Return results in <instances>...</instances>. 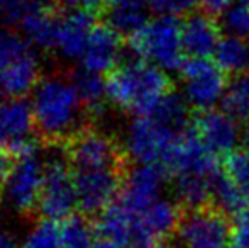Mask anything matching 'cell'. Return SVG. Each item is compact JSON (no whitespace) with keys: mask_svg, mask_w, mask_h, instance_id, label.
<instances>
[{"mask_svg":"<svg viewBox=\"0 0 249 248\" xmlns=\"http://www.w3.org/2000/svg\"><path fill=\"white\" fill-rule=\"evenodd\" d=\"M181 214L183 211L175 202L163 197L156 199L134 219L136 238L139 236H151L158 240L168 238L170 235L177 233Z\"/></svg>","mask_w":249,"mask_h":248,"instance_id":"16","label":"cell"},{"mask_svg":"<svg viewBox=\"0 0 249 248\" xmlns=\"http://www.w3.org/2000/svg\"><path fill=\"white\" fill-rule=\"evenodd\" d=\"M3 94H5V92H3V89H2V85H0V102H2V95H3Z\"/></svg>","mask_w":249,"mask_h":248,"instance_id":"39","label":"cell"},{"mask_svg":"<svg viewBox=\"0 0 249 248\" xmlns=\"http://www.w3.org/2000/svg\"><path fill=\"white\" fill-rule=\"evenodd\" d=\"M65 2L73 9H83L90 12H95L107 5V0H65Z\"/></svg>","mask_w":249,"mask_h":248,"instance_id":"34","label":"cell"},{"mask_svg":"<svg viewBox=\"0 0 249 248\" xmlns=\"http://www.w3.org/2000/svg\"><path fill=\"white\" fill-rule=\"evenodd\" d=\"M33 53L31 43L26 38L9 29H0V72Z\"/></svg>","mask_w":249,"mask_h":248,"instance_id":"27","label":"cell"},{"mask_svg":"<svg viewBox=\"0 0 249 248\" xmlns=\"http://www.w3.org/2000/svg\"><path fill=\"white\" fill-rule=\"evenodd\" d=\"M61 248H93L97 231L82 216H70L59 226Z\"/></svg>","mask_w":249,"mask_h":248,"instance_id":"23","label":"cell"},{"mask_svg":"<svg viewBox=\"0 0 249 248\" xmlns=\"http://www.w3.org/2000/svg\"><path fill=\"white\" fill-rule=\"evenodd\" d=\"M166 177L168 173L160 165L139 163L125 173L117 202L132 216V219H136L148 206L160 199V192Z\"/></svg>","mask_w":249,"mask_h":248,"instance_id":"12","label":"cell"},{"mask_svg":"<svg viewBox=\"0 0 249 248\" xmlns=\"http://www.w3.org/2000/svg\"><path fill=\"white\" fill-rule=\"evenodd\" d=\"M33 106L24 97H10L0 102V150L10 156H24L34 150Z\"/></svg>","mask_w":249,"mask_h":248,"instance_id":"11","label":"cell"},{"mask_svg":"<svg viewBox=\"0 0 249 248\" xmlns=\"http://www.w3.org/2000/svg\"><path fill=\"white\" fill-rule=\"evenodd\" d=\"M183 78L185 100L198 111L213 109L224 100L227 92L226 72L209 58L190 57L183 60L180 68Z\"/></svg>","mask_w":249,"mask_h":248,"instance_id":"6","label":"cell"},{"mask_svg":"<svg viewBox=\"0 0 249 248\" xmlns=\"http://www.w3.org/2000/svg\"><path fill=\"white\" fill-rule=\"evenodd\" d=\"M34 0H0V20L7 26L22 24V20L34 10Z\"/></svg>","mask_w":249,"mask_h":248,"instance_id":"29","label":"cell"},{"mask_svg":"<svg viewBox=\"0 0 249 248\" xmlns=\"http://www.w3.org/2000/svg\"><path fill=\"white\" fill-rule=\"evenodd\" d=\"M163 240L151 238V236H139L132 242L131 248H166L163 245Z\"/></svg>","mask_w":249,"mask_h":248,"instance_id":"36","label":"cell"},{"mask_svg":"<svg viewBox=\"0 0 249 248\" xmlns=\"http://www.w3.org/2000/svg\"><path fill=\"white\" fill-rule=\"evenodd\" d=\"M222 106L224 111L234 117L249 116V70L236 75V78L229 83Z\"/></svg>","mask_w":249,"mask_h":248,"instance_id":"25","label":"cell"},{"mask_svg":"<svg viewBox=\"0 0 249 248\" xmlns=\"http://www.w3.org/2000/svg\"><path fill=\"white\" fill-rule=\"evenodd\" d=\"M212 199L217 208H220L227 214H241L249 208V199L241 192V189L232 184L226 175H220L213 186Z\"/></svg>","mask_w":249,"mask_h":248,"instance_id":"24","label":"cell"},{"mask_svg":"<svg viewBox=\"0 0 249 248\" xmlns=\"http://www.w3.org/2000/svg\"><path fill=\"white\" fill-rule=\"evenodd\" d=\"M114 2H117V0H107V5H110V3H114Z\"/></svg>","mask_w":249,"mask_h":248,"instance_id":"40","label":"cell"},{"mask_svg":"<svg viewBox=\"0 0 249 248\" xmlns=\"http://www.w3.org/2000/svg\"><path fill=\"white\" fill-rule=\"evenodd\" d=\"M121 34L110 24H97L90 34L89 44L82 57V66L90 72L105 73L115 68L121 57Z\"/></svg>","mask_w":249,"mask_h":248,"instance_id":"15","label":"cell"},{"mask_svg":"<svg viewBox=\"0 0 249 248\" xmlns=\"http://www.w3.org/2000/svg\"><path fill=\"white\" fill-rule=\"evenodd\" d=\"M93 248H129V247L124 245V243H121V242H115V240H108V238L97 236Z\"/></svg>","mask_w":249,"mask_h":248,"instance_id":"37","label":"cell"},{"mask_svg":"<svg viewBox=\"0 0 249 248\" xmlns=\"http://www.w3.org/2000/svg\"><path fill=\"white\" fill-rule=\"evenodd\" d=\"M31 106L36 133L48 146H65L76 133L90 126L92 116L70 76L58 72L41 76L33 90Z\"/></svg>","mask_w":249,"mask_h":248,"instance_id":"1","label":"cell"},{"mask_svg":"<svg viewBox=\"0 0 249 248\" xmlns=\"http://www.w3.org/2000/svg\"><path fill=\"white\" fill-rule=\"evenodd\" d=\"M236 119L237 117H234L227 111H202L195 119L194 133L215 155H222V153L227 155L236 150L241 136V128Z\"/></svg>","mask_w":249,"mask_h":248,"instance_id":"13","label":"cell"},{"mask_svg":"<svg viewBox=\"0 0 249 248\" xmlns=\"http://www.w3.org/2000/svg\"><path fill=\"white\" fill-rule=\"evenodd\" d=\"M248 119H249V116H248ZM248 131H249V123H248Z\"/></svg>","mask_w":249,"mask_h":248,"instance_id":"42","label":"cell"},{"mask_svg":"<svg viewBox=\"0 0 249 248\" xmlns=\"http://www.w3.org/2000/svg\"><path fill=\"white\" fill-rule=\"evenodd\" d=\"M213 57H215V63L226 73L239 75L248 70L249 44L243 39V36L229 34L226 38H220Z\"/></svg>","mask_w":249,"mask_h":248,"instance_id":"21","label":"cell"},{"mask_svg":"<svg viewBox=\"0 0 249 248\" xmlns=\"http://www.w3.org/2000/svg\"><path fill=\"white\" fill-rule=\"evenodd\" d=\"M170 92L171 83L164 70L146 60L119 65L107 76L108 100L136 116L149 114Z\"/></svg>","mask_w":249,"mask_h":248,"instance_id":"2","label":"cell"},{"mask_svg":"<svg viewBox=\"0 0 249 248\" xmlns=\"http://www.w3.org/2000/svg\"><path fill=\"white\" fill-rule=\"evenodd\" d=\"M224 22L229 34H236V36L249 34V0H239L234 3L224 14Z\"/></svg>","mask_w":249,"mask_h":248,"instance_id":"30","label":"cell"},{"mask_svg":"<svg viewBox=\"0 0 249 248\" xmlns=\"http://www.w3.org/2000/svg\"><path fill=\"white\" fill-rule=\"evenodd\" d=\"M200 3V0H148L149 10L160 17H181L190 14Z\"/></svg>","mask_w":249,"mask_h":248,"instance_id":"31","label":"cell"},{"mask_svg":"<svg viewBox=\"0 0 249 248\" xmlns=\"http://www.w3.org/2000/svg\"><path fill=\"white\" fill-rule=\"evenodd\" d=\"M0 248H19V245H17L16 240L10 235L0 231Z\"/></svg>","mask_w":249,"mask_h":248,"instance_id":"38","label":"cell"},{"mask_svg":"<svg viewBox=\"0 0 249 248\" xmlns=\"http://www.w3.org/2000/svg\"><path fill=\"white\" fill-rule=\"evenodd\" d=\"M125 173V165L73 170L78 208L87 214H102L117 201Z\"/></svg>","mask_w":249,"mask_h":248,"instance_id":"8","label":"cell"},{"mask_svg":"<svg viewBox=\"0 0 249 248\" xmlns=\"http://www.w3.org/2000/svg\"><path fill=\"white\" fill-rule=\"evenodd\" d=\"M20 248H61L59 226L56 221L43 219L27 231Z\"/></svg>","mask_w":249,"mask_h":248,"instance_id":"28","label":"cell"},{"mask_svg":"<svg viewBox=\"0 0 249 248\" xmlns=\"http://www.w3.org/2000/svg\"><path fill=\"white\" fill-rule=\"evenodd\" d=\"M248 44H249V34H248Z\"/></svg>","mask_w":249,"mask_h":248,"instance_id":"43","label":"cell"},{"mask_svg":"<svg viewBox=\"0 0 249 248\" xmlns=\"http://www.w3.org/2000/svg\"><path fill=\"white\" fill-rule=\"evenodd\" d=\"M224 175L236 184L249 199V146L236 148L227 153L224 163Z\"/></svg>","mask_w":249,"mask_h":248,"instance_id":"26","label":"cell"},{"mask_svg":"<svg viewBox=\"0 0 249 248\" xmlns=\"http://www.w3.org/2000/svg\"><path fill=\"white\" fill-rule=\"evenodd\" d=\"M12 169V163H10V155L0 150V194L3 191V186H5V180L9 177V172Z\"/></svg>","mask_w":249,"mask_h":248,"instance_id":"35","label":"cell"},{"mask_svg":"<svg viewBox=\"0 0 249 248\" xmlns=\"http://www.w3.org/2000/svg\"><path fill=\"white\" fill-rule=\"evenodd\" d=\"M146 116H153L154 119H158L160 123L166 124L168 128L178 133H185L188 123V102L177 94L170 92Z\"/></svg>","mask_w":249,"mask_h":248,"instance_id":"22","label":"cell"},{"mask_svg":"<svg viewBox=\"0 0 249 248\" xmlns=\"http://www.w3.org/2000/svg\"><path fill=\"white\" fill-rule=\"evenodd\" d=\"M70 167L71 165L59 156H54L46 163L43 192L37 206L44 219L65 221L66 218L73 216V209L78 206L75 175Z\"/></svg>","mask_w":249,"mask_h":248,"instance_id":"10","label":"cell"},{"mask_svg":"<svg viewBox=\"0 0 249 248\" xmlns=\"http://www.w3.org/2000/svg\"><path fill=\"white\" fill-rule=\"evenodd\" d=\"M185 133L168 128L153 116H138V119L131 123L127 129L125 153L134 162L160 165L166 172L175 150Z\"/></svg>","mask_w":249,"mask_h":248,"instance_id":"4","label":"cell"},{"mask_svg":"<svg viewBox=\"0 0 249 248\" xmlns=\"http://www.w3.org/2000/svg\"><path fill=\"white\" fill-rule=\"evenodd\" d=\"M95 26V16L90 10L75 9L73 12L61 14L54 51L65 60H82Z\"/></svg>","mask_w":249,"mask_h":248,"instance_id":"14","label":"cell"},{"mask_svg":"<svg viewBox=\"0 0 249 248\" xmlns=\"http://www.w3.org/2000/svg\"><path fill=\"white\" fill-rule=\"evenodd\" d=\"M232 226L227 212L205 204L183 212L175 235L183 248H226L231 245Z\"/></svg>","mask_w":249,"mask_h":248,"instance_id":"5","label":"cell"},{"mask_svg":"<svg viewBox=\"0 0 249 248\" xmlns=\"http://www.w3.org/2000/svg\"><path fill=\"white\" fill-rule=\"evenodd\" d=\"M234 3H236V0H200V5H202L203 12L212 17L224 16Z\"/></svg>","mask_w":249,"mask_h":248,"instance_id":"33","label":"cell"},{"mask_svg":"<svg viewBox=\"0 0 249 248\" xmlns=\"http://www.w3.org/2000/svg\"><path fill=\"white\" fill-rule=\"evenodd\" d=\"M229 248H249V212L237 214L232 226V238Z\"/></svg>","mask_w":249,"mask_h":248,"instance_id":"32","label":"cell"},{"mask_svg":"<svg viewBox=\"0 0 249 248\" xmlns=\"http://www.w3.org/2000/svg\"><path fill=\"white\" fill-rule=\"evenodd\" d=\"M185 53L197 58H209L215 53L220 41V29L209 14H190L181 24Z\"/></svg>","mask_w":249,"mask_h":248,"instance_id":"17","label":"cell"},{"mask_svg":"<svg viewBox=\"0 0 249 248\" xmlns=\"http://www.w3.org/2000/svg\"><path fill=\"white\" fill-rule=\"evenodd\" d=\"M59 22H61V14L58 9L51 5H36L33 12L22 20L20 27L31 44L41 48V50L54 51L59 33Z\"/></svg>","mask_w":249,"mask_h":248,"instance_id":"18","label":"cell"},{"mask_svg":"<svg viewBox=\"0 0 249 248\" xmlns=\"http://www.w3.org/2000/svg\"><path fill=\"white\" fill-rule=\"evenodd\" d=\"M148 0H117L108 5V24L121 36H134L148 24Z\"/></svg>","mask_w":249,"mask_h":248,"instance_id":"19","label":"cell"},{"mask_svg":"<svg viewBox=\"0 0 249 248\" xmlns=\"http://www.w3.org/2000/svg\"><path fill=\"white\" fill-rule=\"evenodd\" d=\"M41 2H53V0H41Z\"/></svg>","mask_w":249,"mask_h":248,"instance_id":"41","label":"cell"},{"mask_svg":"<svg viewBox=\"0 0 249 248\" xmlns=\"http://www.w3.org/2000/svg\"><path fill=\"white\" fill-rule=\"evenodd\" d=\"M68 76L90 116L100 113L105 106V100L108 99L107 80L102 78V73L90 72L82 66V68L70 72Z\"/></svg>","mask_w":249,"mask_h":248,"instance_id":"20","label":"cell"},{"mask_svg":"<svg viewBox=\"0 0 249 248\" xmlns=\"http://www.w3.org/2000/svg\"><path fill=\"white\" fill-rule=\"evenodd\" d=\"M44 170H46V163H43L36 152L17 158L2 191L3 201L12 211L27 214L39 206Z\"/></svg>","mask_w":249,"mask_h":248,"instance_id":"9","label":"cell"},{"mask_svg":"<svg viewBox=\"0 0 249 248\" xmlns=\"http://www.w3.org/2000/svg\"><path fill=\"white\" fill-rule=\"evenodd\" d=\"M66 156L73 170L105 169L125 165L127 153L114 136L92 126L76 133L65 145Z\"/></svg>","mask_w":249,"mask_h":248,"instance_id":"7","label":"cell"},{"mask_svg":"<svg viewBox=\"0 0 249 248\" xmlns=\"http://www.w3.org/2000/svg\"><path fill=\"white\" fill-rule=\"evenodd\" d=\"M129 39L132 51L141 60L163 70H178L185 60L181 26L173 17L158 16V19L148 20V24Z\"/></svg>","mask_w":249,"mask_h":248,"instance_id":"3","label":"cell"}]
</instances>
